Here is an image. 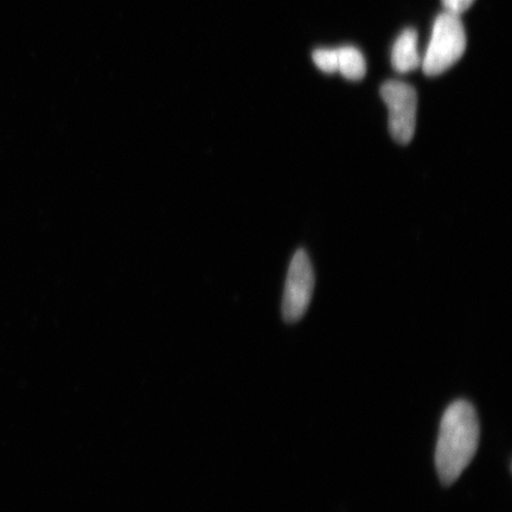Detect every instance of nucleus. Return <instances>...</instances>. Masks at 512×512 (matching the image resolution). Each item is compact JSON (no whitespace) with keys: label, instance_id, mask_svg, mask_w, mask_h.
<instances>
[{"label":"nucleus","instance_id":"nucleus-1","mask_svg":"<svg viewBox=\"0 0 512 512\" xmlns=\"http://www.w3.org/2000/svg\"><path fill=\"white\" fill-rule=\"evenodd\" d=\"M479 421L469 401L458 400L446 409L440 422L435 466L441 483L450 486L472 462L479 445Z\"/></svg>","mask_w":512,"mask_h":512},{"label":"nucleus","instance_id":"nucleus-2","mask_svg":"<svg viewBox=\"0 0 512 512\" xmlns=\"http://www.w3.org/2000/svg\"><path fill=\"white\" fill-rule=\"evenodd\" d=\"M465 49L466 32L462 19L454 12L445 11L435 18L422 69L430 76L441 74L462 57Z\"/></svg>","mask_w":512,"mask_h":512},{"label":"nucleus","instance_id":"nucleus-3","mask_svg":"<svg viewBox=\"0 0 512 512\" xmlns=\"http://www.w3.org/2000/svg\"><path fill=\"white\" fill-rule=\"evenodd\" d=\"M389 108V130L396 143L408 144L414 137L418 95L414 87L399 80H389L381 87Z\"/></svg>","mask_w":512,"mask_h":512},{"label":"nucleus","instance_id":"nucleus-4","mask_svg":"<svg viewBox=\"0 0 512 512\" xmlns=\"http://www.w3.org/2000/svg\"><path fill=\"white\" fill-rule=\"evenodd\" d=\"M315 274L304 249H299L288 270L283 299V317L287 323H296L305 315L311 303Z\"/></svg>","mask_w":512,"mask_h":512},{"label":"nucleus","instance_id":"nucleus-5","mask_svg":"<svg viewBox=\"0 0 512 512\" xmlns=\"http://www.w3.org/2000/svg\"><path fill=\"white\" fill-rule=\"evenodd\" d=\"M416 42H418V34L413 28H406L396 38L392 51V63L398 72H411L419 66L421 60L416 50Z\"/></svg>","mask_w":512,"mask_h":512},{"label":"nucleus","instance_id":"nucleus-6","mask_svg":"<svg viewBox=\"0 0 512 512\" xmlns=\"http://www.w3.org/2000/svg\"><path fill=\"white\" fill-rule=\"evenodd\" d=\"M336 50L338 56V70L345 78L360 80L366 75L367 64L360 50L352 46H343Z\"/></svg>","mask_w":512,"mask_h":512},{"label":"nucleus","instance_id":"nucleus-7","mask_svg":"<svg viewBox=\"0 0 512 512\" xmlns=\"http://www.w3.org/2000/svg\"><path fill=\"white\" fill-rule=\"evenodd\" d=\"M313 61L326 73L338 70V56L336 49L319 48L312 53Z\"/></svg>","mask_w":512,"mask_h":512},{"label":"nucleus","instance_id":"nucleus-8","mask_svg":"<svg viewBox=\"0 0 512 512\" xmlns=\"http://www.w3.org/2000/svg\"><path fill=\"white\" fill-rule=\"evenodd\" d=\"M472 3L473 0H443V4L448 11L454 12L457 15L469 8Z\"/></svg>","mask_w":512,"mask_h":512}]
</instances>
